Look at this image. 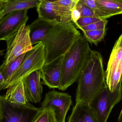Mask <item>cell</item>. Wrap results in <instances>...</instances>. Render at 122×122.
<instances>
[{"label":"cell","mask_w":122,"mask_h":122,"mask_svg":"<svg viewBox=\"0 0 122 122\" xmlns=\"http://www.w3.org/2000/svg\"><path fill=\"white\" fill-rule=\"evenodd\" d=\"M29 28L32 45L42 42L45 46V63L64 55L82 36L72 21L49 22L38 18L29 25Z\"/></svg>","instance_id":"cell-1"},{"label":"cell","mask_w":122,"mask_h":122,"mask_svg":"<svg viewBox=\"0 0 122 122\" xmlns=\"http://www.w3.org/2000/svg\"><path fill=\"white\" fill-rule=\"evenodd\" d=\"M77 82L76 103L89 104L97 93L107 85L103 60L100 53L92 51Z\"/></svg>","instance_id":"cell-2"},{"label":"cell","mask_w":122,"mask_h":122,"mask_svg":"<svg viewBox=\"0 0 122 122\" xmlns=\"http://www.w3.org/2000/svg\"><path fill=\"white\" fill-rule=\"evenodd\" d=\"M92 51L82 36L74 42L64 56L59 90L65 91L77 81Z\"/></svg>","instance_id":"cell-3"},{"label":"cell","mask_w":122,"mask_h":122,"mask_svg":"<svg viewBox=\"0 0 122 122\" xmlns=\"http://www.w3.org/2000/svg\"><path fill=\"white\" fill-rule=\"evenodd\" d=\"M122 77L115 91L107 85L92 100L89 105L99 122H107L113 107L122 100Z\"/></svg>","instance_id":"cell-4"},{"label":"cell","mask_w":122,"mask_h":122,"mask_svg":"<svg viewBox=\"0 0 122 122\" xmlns=\"http://www.w3.org/2000/svg\"><path fill=\"white\" fill-rule=\"evenodd\" d=\"M0 122H35L42 109L29 103L21 104L10 102L1 96Z\"/></svg>","instance_id":"cell-5"},{"label":"cell","mask_w":122,"mask_h":122,"mask_svg":"<svg viewBox=\"0 0 122 122\" xmlns=\"http://www.w3.org/2000/svg\"><path fill=\"white\" fill-rule=\"evenodd\" d=\"M45 62V46L43 42H40L26 53L24 59L7 85L6 89L24 79L33 72L41 69Z\"/></svg>","instance_id":"cell-6"},{"label":"cell","mask_w":122,"mask_h":122,"mask_svg":"<svg viewBox=\"0 0 122 122\" xmlns=\"http://www.w3.org/2000/svg\"><path fill=\"white\" fill-rule=\"evenodd\" d=\"M6 42V53L3 62L0 66L2 69L11 61L33 48L29 25H26V24H23L18 32Z\"/></svg>","instance_id":"cell-7"},{"label":"cell","mask_w":122,"mask_h":122,"mask_svg":"<svg viewBox=\"0 0 122 122\" xmlns=\"http://www.w3.org/2000/svg\"><path fill=\"white\" fill-rule=\"evenodd\" d=\"M105 72L106 84L113 92L122 77V34L113 46Z\"/></svg>","instance_id":"cell-8"},{"label":"cell","mask_w":122,"mask_h":122,"mask_svg":"<svg viewBox=\"0 0 122 122\" xmlns=\"http://www.w3.org/2000/svg\"><path fill=\"white\" fill-rule=\"evenodd\" d=\"M72 103L71 97L69 94L54 90L46 94L41 108L52 107L58 122H65L66 115Z\"/></svg>","instance_id":"cell-9"},{"label":"cell","mask_w":122,"mask_h":122,"mask_svg":"<svg viewBox=\"0 0 122 122\" xmlns=\"http://www.w3.org/2000/svg\"><path fill=\"white\" fill-rule=\"evenodd\" d=\"M28 10L13 11L3 17L0 21V41H7L26 24L29 18Z\"/></svg>","instance_id":"cell-10"},{"label":"cell","mask_w":122,"mask_h":122,"mask_svg":"<svg viewBox=\"0 0 122 122\" xmlns=\"http://www.w3.org/2000/svg\"><path fill=\"white\" fill-rule=\"evenodd\" d=\"M64 56L44 65L41 69L42 84L50 89H60Z\"/></svg>","instance_id":"cell-11"},{"label":"cell","mask_w":122,"mask_h":122,"mask_svg":"<svg viewBox=\"0 0 122 122\" xmlns=\"http://www.w3.org/2000/svg\"><path fill=\"white\" fill-rule=\"evenodd\" d=\"M41 79V70L33 72L24 79V90L29 102H41L43 94Z\"/></svg>","instance_id":"cell-12"},{"label":"cell","mask_w":122,"mask_h":122,"mask_svg":"<svg viewBox=\"0 0 122 122\" xmlns=\"http://www.w3.org/2000/svg\"><path fill=\"white\" fill-rule=\"evenodd\" d=\"M67 122H99L89 104L76 103Z\"/></svg>","instance_id":"cell-13"},{"label":"cell","mask_w":122,"mask_h":122,"mask_svg":"<svg viewBox=\"0 0 122 122\" xmlns=\"http://www.w3.org/2000/svg\"><path fill=\"white\" fill-rule=\"evenodd\" d=\"M76 4L74 0H56L53 1L54 9L60 22L71 21V14Z\"/></svg>","instance_id":"cell-14"},{"label":"cell","mask_w":122,"mask_h":122,"mask_svg":"<svg viewBox=\"0 0 122 122\" xmlns=\"http://www.w3.org/2000/svg\"><path fill=\"white\" fill-rule=\"evenodd\" d=\"M5 97L7 101L12 103L21 104H29L26 96L24 79L21 80L7 89Z\"/></svg>","instance_id":"cell-15"},{"label":"cell","mask_w":122,"mask_h":122,"mask_svg":"<svg viewBox=\"0 0 122 122\" xmlns=\"http://www.w3.org/2000/svg\"><path fill=\"white\" fill-rule=\"evenodd\" d=\"M40 1V0H9L4 4L1 10L3 15L4 16L13 11L36 7Z\"/></svg>","instance_id":"cell-16"},{"label":"cell","mask_w":122,"mask_h":122,"mask_svg":"<svg viewBox=\"0 0 122 122\" xmlns=\"http://www.w3.org/2000/svg\"><path fill=\"white\" fill-rule=\"evenodd\" d=\"M36 8L38 18L49 22H60L54 9L53 1L41 0Z\"/></svg>","instance_id":"cell-17"},{"label":"cell","mask_w":122,"mask_h":122,"mask_svg":"<svg viewBox=\"0 0 122 122\" xmlns=\"http://www.w3.org/2000/svg\"><path fill=\"white\" fill-rule=\"evenodd\" d=\"M95 3L109 18L122 14V0H96Z\"/></svg>","instance_id":"cell-18"},{"label":"cell","mask_w":122,"mask_h":122,"mask_svg":"<svg viewBox=\"0 0 122 122\" xmlns=\"http://www.w3.org/2000/svg\"><path fill=\"white\" fill-rule=\"evenodd\" d=\"M26 54V53L19 56L11 61L3 69H1L6 84L5 89H6V86L11 78L19 68L21 62L24 59Z\"/></svg>","instance_id":"cell-19"},{"label":"cell","mask_w":122,"mask_h":122,"mask_svg":"<svg viewBox=\"0 0 122 122\" xmlns=\"http://www.w3.org/2000/svg\"><path fill=\"white\" fill-rule=\"evenodd\" d=\"M107 30H96L83 31V37L90 44L97 46L98 44L104 38Z\"/></svg>","instance_id":"cell-20"},{"label":"cell","mask_w":122,"mask_h":122,"mask_svg":"<svg viewBox=\"0 0 122 122\" xmlns=\"http://www.w3.org/2000/svg\"><path fill=\"white\" fill-rule=\"evenodd\" d=\"M35 122H58L54 110L51 107L42 109Z\"/></svg>","instance_id":"cell-21"},{"label":"cell","mask_w":122,"mask_h":122,"mask_svg":"<svg viewBox=\"0 0 122 122\" xmlns=\"http://www.w3.org/2000/svg\"><path fill=\"white\" fill-rule=\"evenodd\" d=\"M96 0H80L79 3L86 5L90 8L99 18L102 19L109 18L108 15L101 10L95 3Z\"/></svg>","instance_id":"cell-22"},{"label":"cell","mask_w":122,"mask_h":122,"mask_svg":"<svg viewBox=\"0 0 122 122\" xmlns=\"http://www.w3.org/2000/svg\"><path fill=\"white\" fill-rule=\"evenodd\" d=\"M107 22L108 21L107 19H104L87 25L80 27L78 29H80L82 31L92 30H104L106 29V26Z\"/></svg>","instance_id":"cell-23"},{"label":"cell","mask_w":122,"mask_h":122,"mask_svg":"<svg viewBox=\"0 0 122 122\" xmlns=\"http://www.w3.org/2000/svg\"><path fill=\"white\" fill-rule=\"evenodd\" d=\"M75 8L80 12L81 17L99 18L92 9L84 4L78 2L76 4Z\"/></svg>","instance_id":"cell-24"},{"label":"cell","mask_w":122,"mask_h":122,"mask_svg":"<svg viewBox=\"0 0 122 122\" xmlns=\"http://www.w3.org/2000/svg\"><path fill=\"white\" fill-rule=\"evenodd\" d=\"M102 19L97 17H81L74 24L77 28L85 26L89 24L103 20Z\"/></svg>","instance_id":"cell-25"},{"label":"cell","mask_w":122,"mask_h":122,"mask_svg":"<svg viewBox=\"0 0 122 122\" xmlns=\"http://www.w3.org/2000/svg\"><path fill=\"white\" fill-rule=\"evenodd\" d=\"M81 17L80 12L76 8L74 9L71 14V21L74 24Z\"/></svg>","instance_id":"cell-26"},{"label":"cell","mask_w":122,"mask_h":122,"mask_svg":"<svg viewBox=\"0 0 122 122\" xmlns=\"http://www.w3.org/2000/svg\"><path fill=\"white\" fill-rule=\"evenodd\" d=\"M5 81L3 74L2 69L0 68V91L2 90L5 89Z\"/></svg>","instance_id":"cell-27"},{"label":"cell","mask_w":122,"mask_h":122,"mask_svg":"<svg viewBox=\"0 0 122 122\" xmlns=\"http://www.w3.org/2000/svg\"><path fill=\"white\" fill-rule=\"evenodd\" d=\"M117 122H122V109L119 115Z\"/></svg>","instance_id":"cell-28"},{"label":"cell","mask_w":122,"mask_h":122,"mask_svg":"<svg viewBox=\"0 0 122 122\" xmlns=\"http://www.w3.org/2000/svg\"><path fill=\"white\" fill-rule=\"evenodd\" d=\"M9 0H0V3L2 4H4L9 1Z\"/></svg>","instance_id":"cell-29"},{"label":"cell","mask_w":122,"mask_h":122,"mask_svg":"<svg viewBox=\"0 0 122 122\" xmlns=\"http://www.w3.org/2000/svg\"><path fill=\"white\" fill-rule=\"evenodd\" d=\"M3 16V11H0V21L1 20Z\"/></svg>","instance_id":"cell-30"},{"label":"cell","mask_w":122,"mask_h":122,"mask_svg":"<svg viewBox=\"0 0 122 122\" xmlns=\"http://www.w3.org/2000/svg\"><path fill=\"white\" fill-rule=\"evenodd\" d=\"M4 4H2L0 3V11H1L3 7Z\"/></svg>","instance_id":"cell-31"},{"label":"cell","mask_w":122,"mask_h":122,"mask_svg":"<svg viewBox=\"0 0 122 122\" xmlns=\"http://www.w3.org/2000/svg\"><path fill=\"white\" fill-rule=\"evenodd\" d=\"M4 51V50H0V56H2L4 54L3 53Z\"/></svg>","instance_id":"cell-32"},{"label":"cell","mask_w":122,"mask_h":122,"mask_svg":"<svg viewBox=\"0 0 122 122\" xmlns=\"http://www.w3.org/2000/svg\"><path fill=\"white\" fill-rule=\"evenodd\" d=\"M1 112V96H0V117Z\"/></svg>","instance_id":"cell-33"},{"label":"cell","mask_w":122,"mask_h":122,"mask_svg":"<svg viewBox=\"0 0 122 122\" xmlns=\"http://www.w3.org/2000/svg\"><path fill=\"white\" fill-rule=\"evenodd\" d=\"M80 0H74L75 1V3H76V4L78 3Z\"/></svg>","instance_id":"cell-34"},{"label":"cell","mask_w":122,"mask_h":122,"mask_svg":"<svg viewBox=\"0 0 122 122\" xmlns=\"http://www.w3.org/2000/svg\"><path fill=\"white\" fill-rule=\"evenodd\" d=\"M50 1H54L56 0H49Z\"/></svg>","instance_id":"cell-35"},{"label":"cell","mask_w":122,"mask_h":122,"mask_svg":"<svg viewBox=\"0 0 122 122\" xmlns=\"http://www.w3.org/2000/svg\"><path fill=\"white\" fill-rule=\"evenodd\" d=\"M41 0H40V1H41Z\"/></svg>","instance_id":"cell-36"}]
</instances>
